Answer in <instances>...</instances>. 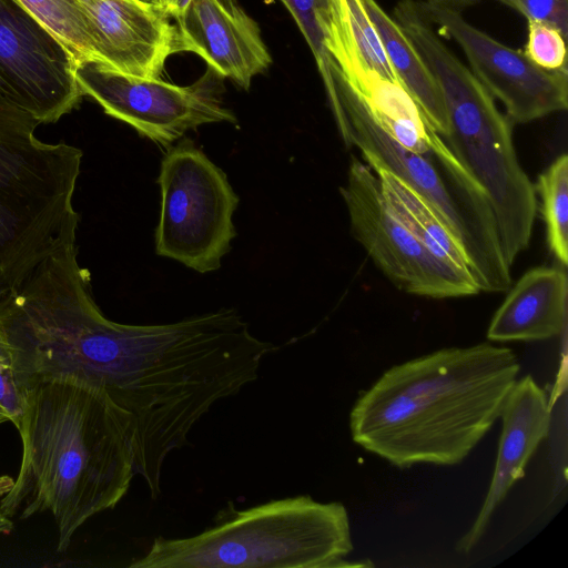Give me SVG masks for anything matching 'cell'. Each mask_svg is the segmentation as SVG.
Wrapping results in <instances>:
<instances>
[{"label":"cell","instance_id":"obj_1","mask_svg":"<svg viewBox=\"0 0 568 568\" xmlns=\"http://www.w3.org/2000/svg\"><path fill=\"white\" fill-rule=\"evenodd\" d=\"M22 394L21 463L0 511L20 519L50 513L63 552L88 519L128 493L136 475L130 422L87 384L54 379Z\"/></svg>","mask_w":568,"mask_h":568},{"label":"cell","instance_id":"obj_2","mask_svg":"<svg viewBox=\"0 0 568 568\" xmlns=\"http://www.w3.org/2000/svg\"><path fill=\"white\" fill-rule=\"evenodd\" d=\"M520 364L487 342L392 366L349 414L354 443L392 465L462 463L499 418Z\"/></svg>","mask_w":568,"mask_h":568},{"label":"cell","instance_id":"obj_3","mask_svg":"<svg viewBox=\"0 0 568 568\" xmlns=\"http://www.w3.org/2000/svg\"><path fill=\"white\" fill-rule=\"evenodd\" d=\"M398 24L440 90L448 119L443 140L486 192L511 267L530 243L537 211L535 186L515 151L511 122L420 11L405 12Z\"/></svg>","mask_w":568,"mask_h":568},{"label":"cell","instance_id":"obj_4","mask_svg":"<svg viewBox=\"0 0 568 568\" xmlns=\"http://www.w3.org/2000/svg\"><path fill=\"white\" fill-rule=\"evenodd\" d=\"M353 550L347 510L310 495L220 509L191 537L155 538L132 568H331Z\"/></svg>","mask_w":568,"mask_h":568},{"label":"cell","instance_id":"obj_5","mask_svg":"<svg viewBox=\"0 0 568 568\" xmlns=\"http://www.w3.org/2000/svg\"><path fill=\"white\" fill-rule=\"evenodd\" d=\"M324 87L345 145L357 148L369 168L389 171L432 205L463 246L479 292L509 290L510 266L504 256L489 199L443 138L426 153L409 151L374 121L363 100L336 69Z\"/></svg>","mask_w":568,"mask_h":568},{"label":"cell","instance_id":"obj_6","mask_svg":"<svg viewBox=\"0 0 568 568\" xmlns=\"http://www.w3.org/2000/svg\"><path fill=\"white\" fill-rule=\"evenodd\" d=\"M39 124L0 95V302L79 224L82 151L39 140Z\"/></svg>","mask_w":568,"mask_h":568},{"label":"cell","instance_id":"obj_7","mask_svg":"<svg viewBox=\"0 0 568 568\" xmlns=\"http://www.w3.org/2000/svg\"><path fill=\"white\" fill-rule=\"evenodd\" d=\"M158 182L156 254L200 273L220 268L236 235L232 217L239 204L225 173L183 139L165 153Z\"/></svg>","mask_w":568,"mask_h":568},{"label":"cell","instance_id":"obj_8","mask_svg":"<svg viewBox=\"0 0 568 568\" xmlns=\"http://www.w3.org/2000/svg\"><path fill=\"white\" fill-rule=\"evenodd\" d=\"M74 75L105 114L162 145L203 124L236 122L224 103L225 78L210 67L189 85L126 74L98 59L77 63Z\"/></svg>","mask_w":568,"mask_h":568},{"label":"cell","instance_id":"obj_9","mask_svg":"<svg viewBox=\"0 0 568 568\" xmlns=\"http://www.w3.org/2000/svg\"><path fill=\"white\" fill-rule=\"evenodd\" d=\"M339 192L353 236L399 290L432 298L479 293L471 276L446 266L399 221L377 174L365 162L351 158L346 182Z\"/></svg>","mask_w":568,"mask_h":568},{"label":"cell","instance_id":"obj_10","mask_svg":"<svg viewBox=\"0 0 568 568\" xmlns=\"http://www.w3.org/2000/svg\"><path fill=\"white\" fill-rule=\"evenodd\" d=\"M75 61L17 0H0V95L40 124L54 123L84 97Z\"/></svg>","mask_w":568,"mask_h":568},{"label":"cell","instance_id":"obj_11","mask_svg":"<svg viewBox=\"0 0 568 568\" xmlns=\"http://www.w3.org/2000/svg\"><path fill=\"white\" fill-rule=\"evenodd\" d=\"M437 31L464 51L471 72L506 108L514 123H527L568 106V72L544 70L469 24L459 11L419 2Z\"/></svg>","mask_w":568,"mask_h":568},{"label":"cell","instance_id":"obj_12","mask_svg":"<svg viewBox=\"0 0 568 568\" xmlns=\"http://www.w3.org/2000/svg\"><path fill=\"white\" fill-rule=\"evenodd\" d=\"M90 28L98 60L135 77L160 79L176 53V29L148 0H77Z\"/></svg>","mask_w":568,"mask_h":568},{"label":"cell","instance_id":"obj_13","mask_svg":"<svg viewBox=\"0 0 568 568\" xmlns=\"http://www.w3.org/2000/svg\"><path fill=\"white\" fill-rule=\"evenodd\" d=\"M175 21L176 53L201 57L244 90L272 63L257 22L237 0H192Z\"/></svg>","mask_w":568,"mask_h":568},{"label":"cell","instance_id":"obj_14","mask_svg":"<svg viewBox=\"0 0 568 568\" xmlns=\"http://www.w3.org/2000/svg\"><path fill=\"white\" fill-rule=\"evenodd\" d=\"M499 417L503 428L494 474L476 519L457 544V550L462 552H469L478 544L494 511L514 484L525 477L528 462L548 436L550 402L532 376L526 375L516 381L508 392Z\"/></svg>","mask_w":568,"mask_h":568},{"label":"cell","instance_id":"obj_15","mask_svg":"<svg viewBox=\"0 0 568 568\" xmlns=\"http://www.w3.org/2000/svg\"><path fill=\"white\" fill-rule=\"evenodd\" d=\"M325 49L328 67L322 79L331 68L336 69L363 100L374 121L407 150L426 153L436 144L440 135L407 90L364 65L334 27L327 30Z\"/></svg>","mask_w":568,"mask_h":568},{"label":"cell","instance_id":"obj_16","mask_svg":"<svg viewBox=\"0 0 568 568\" xmlns=\"http://www.w3.org/2000/svg\"><path fill=\"white\" fill-rule=\"evenodd\" d=\"M568 278L556 266L527 271L509 290L487 329L493 342H535L554 338L567 320Z\"/></svg>","mask_w":568,"mask_h":568},{"label":"cell","instance_id":"obj_17","mask_svg":"<svg viewBox=\"0 0 568 568\" xmlns=\"http://www.w3.org/2000/svg\"><path fill=\"white\" fill-rule=\"evenodd\" d=\"M382 41L388 62L400 84L418 104L424 115L444 138L448 119L440 90L416 49L375 0H362Z\"/></svg>","mask_w":568,"mask_h":568},{"label":"cell","instance_id":"obj_18","mask_svg":"<svg viewBox=\"0 0 568 568\" xmlns=\"http://www.w3.org/2000/svg\"><path fill=\"white\" fill-rule=\"evenodd\" d=\"M372 170L390 207L410 233L446 266L471 276L463 246L432 205L389 171Z\"/></svg>","mask_w":568,"mask_h":568},{"label":"cell","instance_id":"obj_19","mask_svg":"<svg viewBox=\"0 0 568 568\" xmlns=\"http://www.w3.org/2000/svg\"><path fill=\"white\" fill-rule=\"evenodd\" d=\"M541 199V213L550 253L565 267L568 264V155H559L539 176L535 186Z\"/></svg>","mask_w":568,"mask_h":568},{"label":"cell","instance_id":"obj_20","mask_svg":"<svg viewBox=\"0 0 568 568\" xmlns=\"http://www.w3.org/2000/svg\"><path fill=\"white\" fill-rule=\"evenodd\" d=\"M68 49L75 63L98 59L87 18L77 0H17Z\"/></svg>","mask_w":568,"mask_h":568},{"label":"cell","instance_id":"obj_21","mask_svg":"<svg viewBox=\"0 0 568 568\" xmlns=\"http://www.w3.org/2000/svg\"><path fill=\"white\" fill-rule=\"evenodd\" d=\"M567 37L557 28L528 21L526 57L537 67L554 72H567Z\"/></svg>","mask_w":568,"mask_h":568},{"label":"cell","instance_id":"obj_22","mask_svg":"<svg viewBox=\"0 0 568 568\" xmlns=\"http://www.w3.org/2000/svg\"><path fill=\"white\" fill-rule=\"evenodd\" d=\"M520 12L528 21L546 23L568 33V0H498Z\"/></svg>","mask_w":568,"mask_h":568},{"label":"cell","instance_id":"obj_23","mask_svg":"<svg viewBox=\"0 0 568 568\" xmlns=\"http://www.w3.org/2000/svg\"><path fill=\"white\" fill-rule=\"evenodd\" d=\"M0 407L18 430L23 417V394L14 382L10 366L0 368Z\"/></svg>","mask_w":568,"mask_h":568},{"label":"cell","instance_id":"obj_24","mask_svg":"<svg viewBox=\"0 0 568 568\" xmlns=\"http://www.w3.org/2000/svg\"><path fill=\"white\" fill-rule=\"evenodd\" d=\"M479 1L480 0H425L424 2L430 6L442 7L460 12L463 9L473 6Z\"/></svg>","mask_w":568,"mask_h":568},{"label":"cell","instance_id":"obj_25","mask_svg":"<svg viewBox=\"0 0 568 568\" xmlns=\"http://www.w3.org/2000/svg\"><path fill=\"white\" fill-rule=\"evenodd\" d=\"M192 0H170L166 13L174 20L183 14Z\"/></svg>","mask_w":568,"mask_h":568},{"label":"cell","instance_id":"obj_26","mask_svg":"<svg viewBox=\"0 0 568 568\" xmlns=\"http://www.w3.org/2000/svg\"><path fill=\"white\" fill-rule=\"evenodd\" d=\"M13 529L12 519L0 511V535H8Z\"/></svg>","mask_w":568,"mask_h":568},{"label":"cell","instance_id":"obj_27","mask_svg":"<svg viewBox=\"0 0 568 568\" xmlns=\"http://www.w3.org/2000/svg\"><path fill=\"white\" fill-rule=\"evenodd\" d=\"M13 478L8 475H0V498L3 497L12 487Z\"/></svg>","mask_w":568,"mask_h":568},{"label":"cell","instance_id":"obj_28","mask_svg":"<svg viewBox=\"0 0 568 568\" xmlns=\"http://www.w3.org/2000/svg\"><path fill=\"white\" fill-rule=\"evenodd\" d=\"M150 1L151 3L160 7L161 9H163L165 12L169 8V3H170V0H148Z\"/></svg>","mask_w":568,"mask_h":568},{"label":"cell","instance_id":"obj_29","mask_svg":"<svg viewBox=\"0 0 568 568\" xmlns=\"http://www.w3.org/2000/svg\"><path fill=\"white\" fill-rule=\"evenodd\" d=\"M8 420H9L8 414L6 413V410L2 407H0V425Z\"/></svg>","mask_w":568,"mask_h":568},{"label":"cell","instance_id":"obj_30","mask_svg":"<svg viewBox=\"0 0 568 568\" xmlns=\"http://www.w3.org/2000/svg\"><path fill=\"white\" fill-rule=\"evenodd\" d=\"M9 366V362L7 357L0 353V368H4Z\"/></svg>","mask_w":568,"mask_h":568}]
</instances>
